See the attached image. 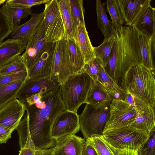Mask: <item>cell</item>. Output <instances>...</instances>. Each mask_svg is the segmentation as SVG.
Returning a JSON list of instances; mask_svg holds the SVG:
<instances>
[{
  "instance_id": "6da1fadb",
  "label": "cell",
  "mask_w": 155,
  "mask_h": 155,
  "mask_svg": "<svg viewBox=\"0 0 155 155\" xmlns=\"http://www.w3.org/2000/svg\"><path fill=\"white\" fill-rule=\"evenodd\" d=\"M25 104L27 113L15 129L19 145L31 141L41 150L55 147L56 141L51 136L52 126L59 114L66 110L58 90L43 94L41 99L34 104Z\"/></svg>"
},
{
  "instance_id": "7a4b0ae2",
  "label": "cell",
  "mask_w": 155,
  "mask_h": 155,
  "mask_svg": "<svg viewBox=\"0 0 155 155\" xmlns=\"http://www.w3.org/2000/svg\"><path fill=\"white\" fill-rule=\"evenodd\" d=\"M116 39L110 59L104 67L107 74L120 86L132 66L142 63L138 33L132 26L115 27Z\"/></svg>"
},
{
  "instance_id": "3957f363",
  "label": "cell",
  "mask_w": 155,
  "mask_h": 155,
  "mask_svg": "<svg viewBox=\"0 0 155 155\" xmlns=\"http://www.w3.org/2000/svg\"><path fill=\"white\" fill-rule=\"evenodd\" d=\"M154 71L141 64L131 67L126 74L120 87L139 100L155 105V80Z\"/></svg>"
},
{
  "instance_id": "277c9868",
  "label": "cell",
  "mask_w": 155,
  "mask_h": 155,
  "mask_svg": "<svg viewBox=\"0 0 155 155\" xmlns=\"http://www.w3.org/2000/svg\"><path fill=\"white\" fill-rule=\"evenodd\" d=\"M93 81L87 73L83 72L74 75L61 85L58 92L66 110L77 112L85 103Z\"/></svg>"
},
{
  "instance_id": "5b68a950",
  "label": "cell",
  "mask_w": 155,
  "mask_h": 155,
  "mask_svg": "<svg viewBox=\"0 0 155 155\" xmlns=\"http://www.w3.org/2000/svg\"><path fill=\"white\" fill-rule=\"evenodd\" d=\"M110 145L116 148L138 150L147 141L150 136L130 126L109 130L102 134Z\"/></svg>"
},
{
  "instance_id": "8992f818",
  "label": "cell",
  "mask_w": 155,
  "mask_h": 155,
  "mask_svg": "<svg viewBox=\"0 0 155 155\" xmlns=\"http://www.w3.org/2000/svg\"><path fill=\"white\" fill-rule=\"evenodd\" d=\"M109 106L99 108L86 104L79 115L80 130L86 140L94 135H102L109 116Z\"/></svg>"
},
{
  "instance_id": "52a82bcc",
  "label": "cell",
  "mask_w": 155,
  "mask_h": 155,
  "mask_svg": "<svg viewBox=\"0 0 155 155\" xmlns=\"http://www.w3.org/2000/svg\"><path fill=\"white\" fill-rule=\"evenodd\" d=\"M43 19L45 35L48 42H55L66 37L57 0L45 4Z\"/></svg>"
},
{
  "instance_id": "ba28073f",
  "label": "cell",
  "mask_w": 155,
  "mask_h": 155,
  "mask_svg": "<svg viewBox=\"0 0 155 155\" xmlns=\"http://www.w3.org/2000/svg\"><path fill=\"white\" fill-rule=\"evenodd\" d=\"M76 74L70 59L66 38L64 37L56 43L51 80L61 84Z\"/></svg>"
},
{
  "instance_id": "9c48e42d",
  "label": "cell",
  "mask_w": 155,
  "mask_h": 155,
  "mask_svg": "<svg viewBox=\"0 0 155 155\" xmlns=\"http://www.w3.org/2000/svg\"><path fill=\"white\" fill-rule=\"evenodd\" d=\"M137 114L136 108L124 100L113 99L109 105V118L103 133L130 126L134 122Z\"/></svg>"
},
{
  "instance_id": "30bf717a",
  "label": "cell",
  "mask_w": 155,
  "mask_h": 155,
  "mask_svg": "<svg viewBox=\"0 0 155 155\" xmlns=\"http://www.w3.org/2000/svg\"><path fill=\"white\" fill-rule=\"evenodd\" d=\"M48 42L45 35L42 19L30 37L25 51L21 55L28 71L39 59Z\"/></svg>"
},
{
  "instance_id": "8fae6325",
  "label": "cell",
  "mask_w": 155,
  "mask_h": 155,
  "mask_svg": "<svg viewBox=\"0 0 155 155\" xmlns=\"http://www.w3.org/2000/svg\"><path fill=\"white\" fill-rule=\"evenodd\" d=\"M80 130L79 115L76 112L66 110L61 112L54 120L51 136L56 141L64 137L75 134Z\"/></svg>"
},
{
  "instance_id": "7c38bea8",
  "label": "cell",
  "mask_w": 155,
  "mask_h": 155,
  "mask_svg": "<svg viewBox=\"0 0 155 155\" xmlns=\"http://www.w3.org/2000/svg\"><path fill=\"white\" fill-rule=\"evenodd\" d=\"M56 42H49L45 51L34 66L28 71L27 79L47 78L51 80Z\"/></svg>"
},
{
  "instance_id": "4fadbf2b",
  "label": "cell",
  "mask_w": 155,
  "mask_h": 155,
  "mask_svg": "<svg viewBox=\"0 0 155 155\" xmlns=\"http://www.w3.org/2000/svg\"><path fill=\"white\" fill-rule=\"evenodd\" d=\"M61 85L58 82L47 78L35 80L26 79L19 91L16 98L25 103L27 98L35 94H43L51 91L58 90Z\"/></svg>"
},
{
  "instance_id": "5bb4252c",
  "label": "cell",
  "mask_w": 155,
  "mask_h": 155,
  "mask_svg": "<svg viewBox=\"0 0 155 155\" xmlns=\"http://www.w3.org/2000/svg\"><path fill=\"white\" fill-rule=\"evenodd\" d=\"M25 103L16 98L0 109V124L13 131L19 125L25 110Z\"/></svg>"
},
{
  "instance_id": "9a60e30c",
  "label": "cell",
  "mask_w": 155,
  "mask_h": 155,
  "mask_svg": "<svg viewBox=\"0 0 155 155\" xmlns=\"http://www.w3.org/2000/svg\"><path fill=\"white\" fill-rule=\"evenodd\" d=\"M137 116L134 122L130 126L143 132L149 136L155 132L154 107L141 101H135Z\"/></svg>"
},
{
  "instance_id": "2e32d148",
  "label": "cell",
  "mask_w": 155,
  "mask_h": 155,
  "mask_svg": "<svg viewBox=\"0 0 155 155\" xmlns=\"http://www.w3.org/2000/svg\"><path fill=\"white\" fill-rule=\"evenodd\" d=\"M85 140L75 134L68 135L56 140L53 155H81Z\"/></svg>"
},
{
  "instance_id": "e0dca14e",
  "label": "cell",
  "mask_w": 155,
  "mask_h": 155,
  "mask_svg": "<svg viewBox=\"0 0 155 155\" xmlns=\"http://www.w3.org/2000/svg\"><path fill=\"white\" fill-rule=\"evenodd\" d=\"M125 25L132 26L141 12L148 5L151 0H117Z\"/></svg>"
},
{
  "instance_id": "ac0fdd59",
  "label": "cell",
  "mask_w": 155,
  "mask_h": 155,
  "mask_svg": "<svg viewBox=\"0 0 155 155\" xmlns=\"http://www.w3.org/2000/svg\"><path fill=\"white\" fill-rule=\"evenodd\" d=\"M155 9L147 6L140 13L132 26L140 33L149 37L155 34Z\"/></svg>"
},
{
  "instance_id": "d6986e66",
  "label": "cell",
  "mask_w": 155,
  "mask_h": 155,
  "mask_svg": "<svg viewBox=\"0 0 155 155\" xmlns=\"http://www.w3.org/2000/svg\"><path fill=\"white\" fill-rule=\"evenodd\" d=\"M26 43L15 39H8L0 44V68L20 54L25 49Z\"/></svg>"
},
{
  "instance_id": "ffe728a7",
  "label": "cell",
  "mask_w": 155,
  "mask_h": 155,
  "mask_svg": "<svg viewBox=\"0 0 155 155\" xmlns=\"http://www.w3.org/2000/svg\"><path fill=\"white\" fill-rule=\"evenodd\" d=\"M142 57L141 64L154 71L155 57V34L149 37L138 33Z\"/></svg>"
},
{
  "instance_id": "44dd1931",
  "label": "cell",
  "mask_w": 155,
  "mask_h": 155,
  "mask_svg": "<svg viewBox=\"0 0 155 155\" xmlns=\"http://www.w3.org/2000/svg\"><path fill=\"white\" fill-rule=\"evenodd\" d=\"M113 99L101 83L98 81H93L85 104L99 108L109 106Z\"/></svg>"
},
{
  "instance_id": "7402d4cb",
  "label": "cell",
  "mask_w": 155,
  "mask_h": 155,
  "mask_svg": "<svg viewBox=\"0 0 155 155\" xmlns=\"http://www.w3.org/2000/svg\"><path fill=\"white\" fill-rule=\"evenodd\" d=\"M31 15V18L28 21L12 30V38L18 39L27 44L31 34L43 19L44 12L32 13Z\"/></svg>"
},
{
  "instance_id": "603a6c76",
  "label": "cell",
  "mask_w": 155,
  "mask_h": 155,
  "mask_svg": "<svg viewBox=\"0 0 155 155\" xmlns=\"http://www.w3.org/2000/svg\"><path fill=\"white\" fill-rule=\"evenodd\" d=\"M76 41L85 64L95 58L94 47L91 42L85 25L75 27Z\"/></svg>"
},
{
  "instance_id": "cb8c5ba5",
  "label": "cell",
  "mask_w": 155,
  "mask_h": 155,
  "mask_svg": "<svg viewBox=\"0 0 155 155\" xmlns=\"http://www.w3.org/2000/svg\"><path fill=\"white\" fill-rule=\"evenodd\" d=\"M31 8L11 6L6 4L0 8V12L6 18L12 30L20 25L21 20L31 15Z\"/></svg>"
},
{
  "instance_id": "d4e9b609",
  "label": "cell",
  "mask_w": 155,
  "mask_h": 155,
  "mask_svg": "<svg viewBox=\"0 0 155 155\" xmlns=\"http://www.w3.org/2000/svg\"><path fill=\"white\" fill-rule=\"evenodd\" d=\"M98 81L102 84L113 99L124 100L126 91L110 77L102 65L99 71Z\"/></svg>"
},
{
  "instance_id": "484cf974",
  "label": "cell",
  "mask_w": 155,
  "mask_h": 155,
  "mask_svg": "<svg viewBox=\"0 0 155 155\" xmlns=\"http://www.w3.org/2000/svg\"><path fill=\"white\" fill-rule=\"evenodd\" d=\"M105 5V2L102 3L100 0L96 1L97 25L104 35V39L115 34V27L106 14Z\"/></svg>"
},
{
  "instance_id": "4316f807",
  "label": "cell",
  "mask_w": 155,
  "mask_h": 155,
  "mask_svg": "<svg viewBox=\"0 0 155 155\" xmlns=\"http://www.w3.org/2000/svg\"><path fill=\"white\" fill-rule=\"evenodd\" d=\"M63 23L66 38L76 41L75 27L70 9L69 0H57Z\"/></svg>"
},
{
  "instance_id": "83f0119b",
  "label": "cell",
  "mask_w": 155,
  "mask_h": 155,
  "mask_svg": "<svg viewBox=\"0 0 155 155\" xmlns=\"http://www.w3.org/2000/svg\"><path fill=\"white\" fill-rule=\"evenodd\" d=\"M66 39L70 59L76 73L82 72L85 63L78 44L74 40Z\"/></svg>"
},
{
  "instance_id": "f1b7e54d",
  "label": "cell",
  "mask_w": 155,
  "mask_h": 155,
  "mask_svg": "<svg viewBox=\"0 0 155 155\" xmlns=\"http://www.w3.org/2000/svg\"><path fill=\"white\" fill-rule=\"evenodd\" d=\"M115 39L114 34L107 38L104 39L100 45L94 47L95 58L100 61L103 67L107 64L110 59Z\"/></svg>"
},
{
  "instance_id": "f546056e",
  "label": "cell",
  "mask_w": 155,
  "mask_h": 155,
  "mask_svg": "<svg viewBox=\"0 0 155 155\" xmlns=\"http://www.w3.org/2000/svg\"><path fill=\"white\" fill-rule=\"evenodd\" d=\"M27 79L0 87V109L9 101L16 98L19 91Z\"/></svg>"
},
{
  "instance_id": "4dcf8cb0",
  "label": "cell",
  "mask_w": 155,
  "mask_h": 155,
  "mask_svg": "<svg viewBox=\"0 0 155 155\" xmlns=\"http://www.w3.org/2000/svg\"><path fill=\"white\" fill-rule=\"evenodd\" d=\"M85 140L93 147L98 155H115L102 135H93Z\"/></svg>"
},
{
  "instance_id": "1f68e13d",
  "label": "cell",
  "mask_w": 155,
  "mask_h": 155,
  "mask_svg": "<svg viewBox=\"0 0 155 155\" xmlns=\"http://www.w3.org/2000/svg\"><path fill=\"white\" fill-rule=\"evenodd\" d=\"M70 11L75 27L85 25L82 0H69Z\"/></svg>"
},
{
  "instance_id": "d6a6232c",
  "label": "cell",
  "mask_w": 155,
  "mask_h": 155,
  "mask_svg": "<svg viewBox=\"0 0 155 155\" xmlns=\"http://www.w3.org/2000/svg\"><path fill=\"white\" fill-rule=\"evenodd\" d=\"M107 10L111 19L112 24L116 27L122 26L125 23L117 0L106 1Z\"/></svg>"
},
{
  "instance_id": "836d02e7",
  "label": "cell",
  "mask_w": 155,
  "mask_h": 155,
  "mask_svg": "<svg viewBox=\"0 0 155 155\" xmlns=\"http://www.w3.org/2000/svg\"><path fill=\"white\" fill-rule=\"evenodd\" d=\"M25 71L28 70L20 55L0 68V76Z\"/></svg>"
},
{
  "instance_id": "e575fe53",
  "label": "cell",
  "mask_w": 155,
  "mask_h": 155,
  "mask_svg": "<svg viewBox=\"0 0 155 155\" xmlns=\"http://www.w3.org/2000/svg\"><path fill=\"white\" fill-rule=\"evenodd\" d=\"M102 65L100 61L95 58L85 64L82 72L87 73L94 81H98L99 71Z\"/></svg>"
},
{
  "instance_id": "d590c367",
  "label": "cell",
  "mask_w": 155,
  "mask_h": 155,
  "mask_svg": "<svg viewBox=\"0 0 155 155\" xmlns=\"http://www.w3.org/2000/svg\"><path fill=\"white\" fill-rule=\"evenodd\" d=\"M28 71H21L0 76V87L27 78Z\"/></svg>"
},
{
  "instance_id": "8d00e7d4",
  "label": "cell",
  "mask_w": 155,
  "mask_h": 155,
  "mask_svg": "<svg viewBox=\"0 0 155 155\" xmlns=\"http://www.w3.org/2000/svg\"><path fill=\"white\" fill-rule=\"evenodd\" d=\"M51 0H8L5 3L11 6L31 8L32 6L48 2Z\"/></svg>"
},
{
  "instance_id": "74e56055",
  "label": "cell",
  "mask_w": 155,
  "mask_h": 155,
  "mask_svg": "<svg viewBox=\"0 0 155 155\" xmlns=\"http://www.w3.org/2000/svg\"><path fill=\"white\" fill-rule=\"evenodd\" d=\"M138 155H155V132L137 150Z\"/></svg>"
},
{
  "instance_id": "f35d334b",
  "label": "cell",
  "mask_w": 155,
  "mask_h": 155,
  "mask_svg": "<svg viewBox=\"0 0 155 155\" xmlns=\"http://www.w3.org/2000/svg\"><path fill=\"white\" fill-rule=\"evenodd\" d=\"M12 29L5 17L0 12V44L11 34Z\"/></svg>"
},
{
  "instance_id": "ab89813d",
  "label": "cell",
  "mask_w": 155,
  "mask_h": 155,
  "mask_svg": "<svg viewBox=\"0 0 155 155\" xmlns=\"http://www.w3.org/2000/svg\"><path fill=\"white\" fill-rule=\"evenodd\" d=\"M13 131L0 124V143H5L11 138Z\"/></svg>"
},
{
  "instance_id": "60d3db41",
  "label": "cell",
  "mask_w": 155,
  "mask_h": 155,
  "mask_svg": "<svg viewBox=\"0 0 155 155\" xmlns=\"http://www.w3.org/2000/svg\"><path fill=\"white\" fill-rule=\"evenodd\" d=\"M108 143L115 155H138L137 150L126 148H116Z\"/></svg>"
},
{
  "instance_id": "b9f144b4",
  "label": "cell",
  "mask_w": 155,
  "mask_h": 155,
  "mask_svg": "<svg viewBox=\"0 0 155 155\" xmlns=\"http://www.w3.org/2000/svg\"><path fill=\"white\" fill-rule=\"evenodd\" d=\"M45 150L38 148L24 147L20 149L18 155H40Z\"/></svg>"
},
{
  "instance_id": "7bdbcfd3",
  "label": "cell",
  "mask_w": 155,
  "mask_h": 155,
  "mask_svg": "<svg viewBox=\"0 0 155 155\" xmlns=\"http://www.w3.org/2000/svg\"><path fill=\"white\" fill-rule=\"evenodd\" d=\"M81 155H98L93 147L86 142L83 150Z\"/></svg>"
},
{
  "instance_id": "ee69618b",
  "label": "cell",
  "mask_w": 155,
  "mask_h": 155,
  "mask_svg": "<svg viewBox=\"0 0 155 155\" xmlns=\"http://www.w3.org/2000/svg\"><path fill=\"white\" fill-rule=\"evenodd\" d=\"M42 95L40 93L33 95L27 98L25 103H27L29 105L34 104L41 99Z\"/></svg>"
},
{
  "instance_id": "f6af8a7d",
  "label": "cell",
  "mask_w": 155,
  "mask_h": 155,
  "mask_svg": "<svg viewBox=\"0 0 155 155\" xmlns=\"http://www.w3.org/2000/svg\"><path fill=\"white\" fill-rule=\"evenodd\" d=\"M126 92V94L124 100L128 104L135 107L134 96L129 92Z\"/></svg>"
},
{
  "instance_id": "bcb514c9",
  "label": "cell",
  "mask_w": 155,
  "mask_h": 155,
  "mask_svg": "<svg viewBox=\"0 0 155 155\" xmlns=\"http://www.w3.org/2000/svg\"><path fill=\"white\" fill-rule=\"evenodd\" d=\"M6 1L5 0H0V5L4 3Z\"/></svg>"
}]
</instances>
